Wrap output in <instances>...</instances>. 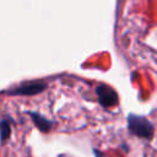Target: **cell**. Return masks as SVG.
I'll list each match as a JSON object with an SVG mask.
<instances>
[{"label": "cell", "mask_w": 157, "mask_h": 157, "mask_svg": "<svg viewBox=\"0 0 157 157\" xmlns=\"http://www.w3.org/2000/svg\"><path fill=\"white\" fill-rule=\"evenodd\" d=\"M128 129L129 131L141 139L151 140L153 136V125L142 115L129 114L128 115Z\"/></svg>", "instance_id": "1"}, {"label": "cell", "mask_w": 157, "mask_h": 157, "mask_svg": "<svg viewBox=\"0 0 157 157\" xmlns=\"http://www.w3.org/2000/svg\"><path fill=\"white\" fill-rule=\"evenodd\" d=\"M47 88V83L44 81H27L21 83L17 87L7 90L5 93L11 96H33L38 94Z\"/></svg>", "instance_id": "2"}, {"label": "cell", "mask_w": 157, "mask_h": 157, "mask_svg": "<svg viewBox=\"0 0 157 157\" xmlns=\"http://www.w3.org/2000/svg\"><path fill=\"white\" fill-rule=\"evenodd\" d=\"M96 93H97V97H98V102L104 108H109V107L117 105V103H118V94L108 85H104V83L98 85L96 87Z\"/></svg>", "instance_id": "3"}, {"label": "cell", "mask_w": 157, "mask_h": 157, "mask_svg": "<svg viewBox=\"0 0 157 157\" xmlns=\"http://www.w3.org/2000/svg\"><path fill=\"white\" fill-rule=\"evenodd\" d=\"M29 117L32 118L34 125L43 132H48L52 130L53 128V121L52 120H48L45 117L40 115L39 113H36V112H29Z\"/></svg>", "instance_id": "4"}, {"label": "cell", "mask_w": 157, "mask_h": 157, "mask_svg": "<svg viewBox=\"0 0 157 157\" xmlns=\"http://www.w3.org/2000/svg\"><path fill=\"white\" fill-rule=\"evenodd\" d=\"M10 135H11V119L6 118L0 121V140H1V142L7 141Z\"/></svg>", "instance_id": "5"}, {"label": "cell", "mask_w": 157, "mask_h": 157, "mask_svg": "<svg viewBox=\"0 0 157 157\" xmlns=\"http://www.w3.org/2000/svg\"><path fill=\"white\" fill-rule=\"evenodd\" d=\"M93 152H94V156H96V157H103V155H102L98 150H93Z\"/></svg>", "instance_id": "6"}]
</instances>
